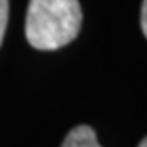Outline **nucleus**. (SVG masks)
Listing matches in <instances>:
<instances>
[{"label":"nucleus","mask_w":147,"mask_h":147,"mask_svg":"<svg viewBox=\"0 0 147 147\" xmlns=\"http://www.w3.org/2000/svg\"><path fill=\"white\" fill-rule=\"evenodd\" d=\"M78 0H30L25 16V37L36 50H59L80 34Z\"/></svg>","instance_id":"obj_1"},{"label":"nucleus","mask_w":147,"mask_h":147,"mask_svg":"<svg viewBox=\"0 0 147 147\" xmlns=\"http://www.w3.org/2000/svg\"><path fill=\"white\" fill-rule=\"evenodd\" d=\"M60 147H101V144L98 142V136L90 126L80 124L66 135Z\"/></svg>","instance_id":"obj_2"},{"label":"nucleus","mask_w":147,"mask_h":147,"mask_svg":"<svg viewBox=\"0 0 147 147\" xmlns=\"http://www.w3.org/2000/svg\"><path fill=\"white\" fill-rule=\"evenodd\" d=\"M7 20H9V0H0V45L7 28Z\"/></svg>","instance_id":"obj_3"},{"label":"nucleus","mask_w":147,"mask_h":147,"mask_svg":"<svg viewBox=\"0 0 147 147\" xmlns=\"http://www.w3.org/2000/svg\"><path fill=\"white\" fill-rule=\"evenodd\" d=\"M140 27H142V34L147 36V0L142 2V16H140Z\"/></svg>","instance_id":"obj_4"},{"label":"nucleus","mask_w":147,"mask_h":147,"mask_svg":"<svg viewBox=\"0 0 147 147\" xmlns=\"http://www.w3.org/2000/svg\"><path fill=\"white\" fill-rule=\"evenodd\" d=\"M145 142H147V140H145V138H144V140H142V142H140V145H138V147H147V144H145Z\"/></svg>","instance_id":"obj_5"}]
</instances>
